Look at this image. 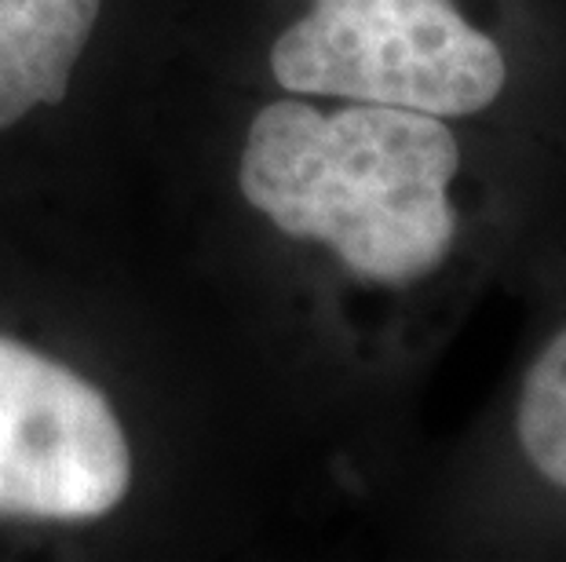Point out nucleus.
<instances>
[{
  "label": "nucleus",
  "instance_id": "obj_4",
  "mask_svg": "<svg viewBox=\"0 0 566 562\" xmlns=\"http://www.w3.org/2000/svg\"><path fill=\"white\" fill-rule=\"evenodd\" d=\"M509 285L526 296L523 343L420 516L450 548L566 555V209L534 234Z\"/></svg>",
  "mask_w": 566,
  "mask_h": 562
},
{
  "label": "nucleus",
  "instance_id": "obj_2",
  "mask_svg": "<svg viewBox=\"0 0 566 562\" xmlns=\"http://www.w3.org/2000/svg\"><path fill=\"white\" fill-rule=\"evenodd\" d=\"M0 179V548L88 555L205 541L252 489L322 468L231 310L184 307Z\"/></svg>",
  "mask_w": 566,
  "mask_h": 562
},
{
  "label": "nucleus",
  "instance_id": "obj_5",
  "mask_svg": "<svg viewBox=\"0 0 566 562\" xmlns=\"http://www.w3.org/2000/svg\"><path fill=\"white\" fill-rule=\"evenodd\" d=\"M154 0H0V179L66 176L70 139H95L158 77Z\"/></svg>",
  "mask_w": 566,
  "mask_h": 562
},
{
  "label": "nucleus",
  "instance_id": "obj_3",
  "mask_svg": "<svg viewBox=\"0 0 566 562\" xmlns=\"http://www.w3.org/2000/svg\"><path fill=\"white\" fill-rule=\"evenodd\" d=\"M209 74L526 139L566 165V0H223Z\"/></svg>",
  "mask_w": 566,
  "mask_h": 562
},
{
  "label": "nucleus",
  "instance_id": "obj_1",
  "mask_svg": "<svg viewBox=\"0 0 566 562\" xmlns=\"http://www.w3.org/2000/svg\"><path fill=\"white\" fill-rule=\"evenodd\" d=\"M209 81L184 161L212 289L336 489L377 497L431 362L566 209V165L450 117Z\"/></svg>",
  "mask_w": 566,
  "mask_h": 562
}]
</instances>
